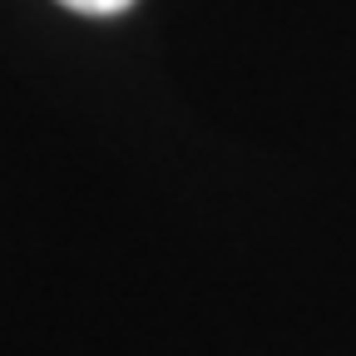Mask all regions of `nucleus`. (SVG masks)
I'll return each mask as SVG.
<instances>
[{"label":"nucleus","mask_w":356,"mask_h":356,"mask_svg":"<svg viewBox=\"0 0 356 356\" xmlns=\"http://www.w3.org/2000/svg\"><path fill=\"white\" fill-rule=\"evenodd\" d=\"M65 10H79V15H124L134 0H60Z\"/></svg>","instance_id":"f257e3e1"}]
</instances>
